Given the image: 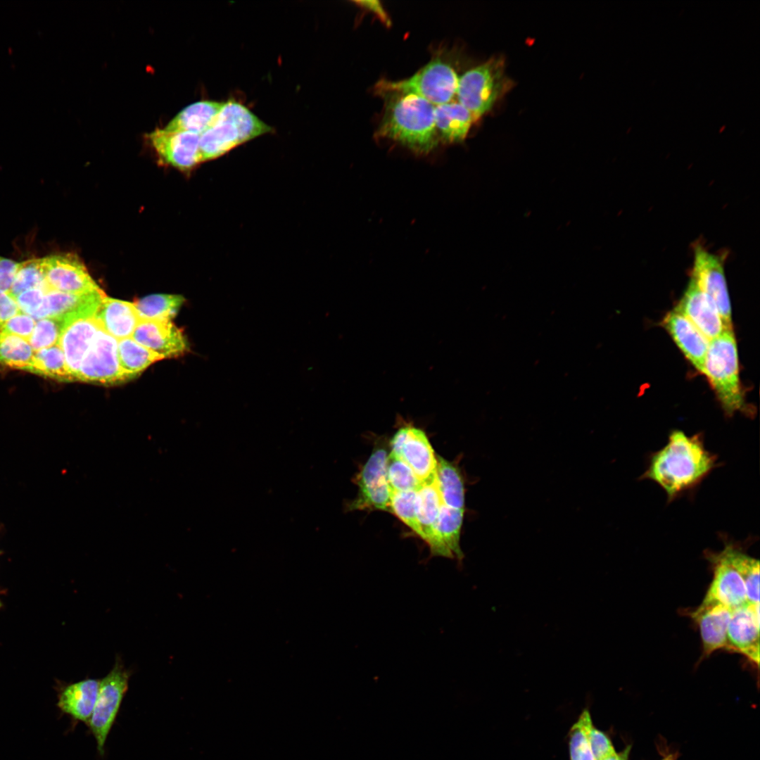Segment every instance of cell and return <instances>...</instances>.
Wrapping results in <instances>:
<instances>
[{"label": "cell", "instance_id": "cell-9", "mask_svg": "<svg viewBox=\"0 0 760 760\" xmlns=\"http://www.w3.org/2000/svg\"><path fill=\"white\" fill-rule=\"evenodd\" d=\"M388 455L384 447L374 449L356 478L359 492L348 506V510L378 509L391 512V490L386 475Z\"/></svg>", "mask_w": 760, "mask_h": 760}, {"label": "cell", "instance_id": "cell-8", "mask_svg": "<svg viewBox=\"0 0 760 760\" xmlns=\"http://www.w3.org/2000/svg\"><path fill=\"white\" fill-rule=\"evenodd\" d=\"M118 341L99 328L82 360L77 381L114 385L132 379L120 367Z\"/></svg>", "mask_w": 760, "mask_h": 760}, {"label": "cell", "instance_id": "cell-46", "mask_svg": "<svg viewBox=\"0 0 760 760\" xmlns=\"http://www.w3.org/2000/svg\"><path fill=\"white\" fill-rule=\"evenodd\" d=\"M0 604H1V603H0Z\"/></svg>", "mask_w": 760, "mask_h": 760}, {"label": "cell", "instance_id": "cell-41", "mask_svg": "<svg viewBox=\"0 0 760 760\" xmlns=\"http://www.w3.org/2000/svg\"><path fill=\"white\" fill-rule=\"evenodd\" d=\"M18 262L0 256V291H9Z\"/></svg>", "mask_w": 760, "mask_h": 760}, {"label": "cell", "instance_id": "cell-11", "mask_svg": "<svg viewBox=\"0 0 760 760\" xmlns=\"http://www.w3.org/2000/svg\"><path fill=\"white\" fill-rule=\"evenodd\" d=\"M391 453L403 460L422 484L432 481L437 460L425 432L412 424L400 427L391 441Z\"/></svg>", "mask_w": 760, "mask_h": 760}, {"label": "cell", "instance_id": "cell-42", "mask_svg": "<svg viewBox=\"0 0 760 760\" xmlns=\"http://www.w3.org/2000/svg\"><path fill=\"white\" fill-rule=\"evenodd\" d=\"M20 312L15 297L9 291H0V324Z\"/></svg>", "mask_w": 760, "mask_h": 760}, {"label": "cell", "instance_id": "cell-35", "mask_svg": "<svg viewBox=\"0 0 760 760\" xmlns=\"http://www.w3.org/2000/svg\"><path fill=\"white\" fill-rule=\"evenodd\" d=\"M592 727L590 714L584 710L570 730L571 760H595L589 742V733Z\"/></svg>", "mask_w": 760, "mask_h": 760}, {"label": "cell", "instance_id": "cell-14", "mask_svg": "<svg viewBox=\"0 0 760 760\" xmlns=\"http://www.w3.org/2000/svg\"><path fill=\"white\" fill-rule=\"evenodd\" d=\"M706 557L712 565L713 579L703 600L722 604L731 610L747 604L744 581L725 552L709 551Z\"/></svg>", "mask_w": 760, "mask_h": 760}, {"label": "cell", "instance_id": "cell-34", "mask_svg": "<svg viewBox=\"0 0 760 760\" xmlns=\"http://www.w3.org/2000/svg\"><path fill=\"white\" fill-rule=\"evenodd\" d=\"M33 289H47L42 273L41 258L31 259L18 263L9 293L13 297H16Z\"/></svg>", "mask_w": 760, "mask_h": 760}, {"label": "cell", "instance_id": "cell-23", "mask_svg": "<svg viewBox=\"0 0 760 760\" xmlns=\"http://www.w3.org/2000/svg\"><path fill=\"white\" fill-rule=\"evenodd\" d=\"M100 680L87 678L63 687L57 706L73 721L88 724L96 701Z\"/></svg>", "mask_w": 760, "mask_h": 760}, {"label": "cell", "instance_id": "cell-38", "mask_svg": "<svg viewBox=\"0 0 760 760\" xmlns=\"http://www.w3.org/2000/svg\"><path fill=\"white\" fill-rule=\"evenodd\" d=\"M46 290L33 289L15 297L20 311L30 315L36 321L48 317L45 306V293Z\"/></svg>", "mask_w": 760, "mask_h": 760}, {"label": "cell", "instance_id": "cell-37", "mask_svg": "<svg viewBox=\"0 0 760 760\" xmlns=\"http://www.w3.org/2000/svg\"><path fill=\"white\" fill-rule=\"evenodd\" d=\"M62 329V319L46 317L36 321L28 342L34 351L58 344Z\"/></svg>", "mask_w": 760, "mask_h": 760}, {"label": "cell", "instance_id": "cell-12", "mask_svg": "<svg viewBox=\"0 0 760 760\" xmlns=\"http://www.w3.org/2000/svg\"><path fill=\"white\" fill-rule=\"evenodd\" d=\"M41 265L48 290L82 293L101 289L83 262L74 254H57L41 258Z\"/></svg>", "mask_w": 760, "mask_h": 760}, {"label": "cell", "instance_id": "cell-32", "mask_svg": "<svg viewBox=\"0 0 760 760\" xmlns=\"http://www.w3.org/2000/svg\"><path fill=\"white\" fill-rule=\"evenodd\" d=\"M34 351L29 342L19 336L0 333V364L29 371Z\"/></svg>", "mask_w": 760, "mask_h": 760}, {"label": "cell", "instance_id": "cell-10", "mask_svg": "<svg viewBox=\"0 0 760 760\" xmlns=\"http://www.w3.org/2000/svg\"><path fill=\"white\" fill-rule=\"evenodd\" d=\"M98 308H84L61 317L62 329L58 345L76 381L82 360L100 328L95 317Z\"/></svg>", "mask_w": 760, "mask_h": 760}, {"label": "cell", "instance_id": "cell-21", "mask_svg": "<svg viewBox=\"0 0 760 760\" xmlns=\"http://www.w3.org/2000/svg\"><path fill=\"white\" fill-rule=\"evenodd\" d=\"M441 504L435 478L431 482L423 483L417 491L416 514L424 535V541L430 548L431 555L454 559L452 553L440 540L436 531V524Z\"/></svg>", "mask_w": 760, "mask_h": 760}, {"label": "cell", "instance_id": "cell-33", "mask_svg": "<svg viewBox=\"0 0 760 760\" xmlns=\"http://www.w3.org/2000/svg\"><path fill=\"white\" fill-rule=\"evenodd\" d=\"M386 475L390 490L392 491H417L422 485L412 469L391 452L387 458Z\"/></svg>", "mask_w": 760, "mask_h": 760}, {"label": "cell", "instance_id": "cell-40", "mask_svg": "<svg viewBox=\"0 0 760 760\" xmlns=\"http://www.w3.org/2000/svg\"><path fill=\"white\" fill-rule=\"evenodd\" d=\"M589 742L595 760H603L615 753L608 737L593 726L589 733Z\"/></svg>", "mask_w": 760, "mask_h": 760}, {"label": "cell", "instance_id": "cell-24", "mask_svg": "<svg viewBox=\"0 0 760 760\" xmlns=\"http://www.w3.org/2000/svg\"><path fill=\"white\" fill-rule=\"evenodd\" d=\"M476 119L458 101L435 106L434 122L439 141L445 144L463 141Z\"/></svg>", "mask_w": 760, "mask_h": 760}, {"label": "cell", "instance_id": "cell-22", "mask_svg": "<svg viewBox=\"0 0 760 760\" xmlns=\"http://www.w3.org/2000/svg\"><path fill=\"white\" fill-rule=\"evenodd\" d=\"M101 329L118 341L132 337L141 321L134 303L105 296L95 315Z\"/></svg>", "mask_w": 760, "mask_h": 760}, {"label": "cell", "instance_id": "cell-4", "mask_svg": "<svg viewBox=\"0 0 760 760\" xmlns=\"http://www.w3.org/2000/svg\"><path fill=\"white\" fill-rule=\"evenodd\" d=\"M704 374L722 407L728 415L742 410L745 400L739 377L738 355L733 329H727L709 341Z\"/></svg>", "mask_w": 760, "mask_h": 760}, {"label": "cell", "instance_id": "cell-20", "mask_svg": "<svg viewBox=\"0 0 760 760\" xmlns=\"http://www.w3.org/2000/svg\"><path fill=\"white\" fill-rule=\"evenodd\" d=\"M663 323L684 355L697 370L703 373L709 341L687 317L676 308L665 316Z\"/></svg>", "mask_w": 760, "mask_h": 760}, {"label": "cell", "instance_id": "cell-45", "mask_svg": "<svg viewBox=\"0 0 760 760\" xmlns=\"http://www.w3.org/2000/svg\"><path fill=\"white\" fill-rule=\"evenodd\" d=\"M663 760H673V756H672L671 755H669V756H666V758H665L664 759H663Z\"/></svg>", "mask_w": 760, "mask_h": 760}, {"label": "cell", "instance_id": "cell-5", "mask_svg": "<svg viewBox=\"0 0 760 760\" xmlns=\"http://www.w3.org/2000/svg\"><path fill=\"white\" fill-rule=\"evenodd\" d=\"M512 85L503 58L494 56L459 77L455 96L477 120L490 110Z\"/></svg>", "mask_w": 760, "mask_h": 760}, {"label": "cell", "instance_id": "cell-43", "mask_svg": "<svg viewBox=\"0 0 760 760\" xmlns=\"http://www.w3.org/2000/svg\"><path fill=\"white\" fill-rule=\"evenodd\" d=\"M354 3L362 8L373 13L387 27L391 25V21L389 16L380 1L376 0L357 1H354Z\"/></svg>", "mask_w": 760, "mask_h": 760}, {"label": "cell", "instance_id": "cell-36", "mask_svg": "<svg viewBox=\"0 0 760 760\" xmlns=\"http://www.w3.org/2000/svg\"><path fill=\"white\" fill-rule=\"evenodd\" d=\"M416 495L417 491L414 490L405 492L391 490V510L424 540V535L416 514Z\"/></svg>", "mask_w": 760, "mask_h": 760}, {"label": "cell", "instance_id": "cell-39", "mask_svg": "<svg viewBox=\"0 0 760 760\" xmlns=\"http://www.w3.org/2000/svg\"><path fill=\"white\" fill-rule=\"evenodd\" d=\"M35 323L34 319L20 312L6 322L0 324V333L17 336L28 341Z\"/></svg>", "mask_w": 760, "mask_h": 760}, {"label": "cell", "instance_id": "cell-29", "mask_svg": "<svg viewBox=\"0 0 760 760\" xmlns=\"http://www.w3.org/2000/svg\"><path fill=\"white\" fill-rule=\"evenodd\" d=\"M464 512V509H454L441 504L436 524L438 537L459 563L464 558L460 545Z\"/></svg>", "mask_w": 760, "mask_h": 760}, {"label": "cell", "instance_id": "cell-1", "mask_svg": "<svg viewBox=\"0 0 760 760\" xmlns=\"http://www.w3.org/2000/svg\"><path fill=\"white\" fill-rule=\"evenodd\" d=\"M719 465L701 434L687 436L674 430L666 444L652 452L641 479L651 480L665 492L668 502L698 486Z\"/></svg>", "mask_w": 760, "mask_h": 760}, {"label": "cell", "instance_id": "cell-7", "mask_svg": "<svg viewBox=\"0 0 760 760\" xmlns=\"http://www.w3.org/2000/svg\"><path fill=\"white\" fill-rule=\"evenodd\" d=\"M130 676V671L118 657L110 671L100 680L94 711L87 726L95 738L101 756L104 754L106 740L127 692Z\"/></svg>", "mask_w": 760, "mask_h": 760}, {"label": "cell", "instance_id": "cell-2", "mask_svg": "<svg viewBox=\"0 0 760 760\" xmlns=\"http://www.w3.org/2000/svg\"><path fill=\"white\" fill-rule=\"evenodd\" d=\"M385 110L377 136L393 141L416 155L426 156L440 142L434 122L435 106L411 94L385 92Z\"/></svg>", "mask_w": 760, "mask_h": 760}, {"label": "cell", "instance_id": "cell-16", "mask_svg": "<svg viewBox=\"0 0 760 760\" xmlns=\"http://www.w3.org/2000/svg\"><path fill=\"white\" fill-rule=\"evenodd\" d=\"M728 650L740 653L759 666V603L732 610L727 632Z\"/></svg>", "mask_w": 760, "mask_h": 760}, {"label": "cell", "instance_id": "cell-30", "mask_svg": "<svg viewBox=\"0 0 760 760\" xmlns=\"http://www.w3.org/2000/svg\"><path fill=\"white\" fill-rule=\"evenodd\" d=\"M28 372L61 381H76L67 366L64 353L58 344L34 351Z\"/></svg>", "mask_w": 760, "mask_h": 760}, {"label": "cell", "instance_id": "cell-31", "mask_svg": "<svg viewBox=\"0 0 760 760\" xmlns=\"http://www.w3.org/2000/svg\"><path fill=\"white\" fill-rule=\"evenodd\" d=\"M184 302V298L174 294H152L134 303L141 319L170 320Z\"/></svg>", "mask_w": 760, "mask_h": 760}, {"label": "cell", "instance_id": "cell-44", "mask_svg": "<svg viewBox=\"0 0 760 760\" xmlns=\"http://www.w3.org/2000/svg\"><path fill=\"white\" fill-rule=\"evenodd\" d=\"M629 749H626L621 754L614 753L603 760H627Z\"/></svg>", "mask_w": 760, "mask_h": 760}, {"label": "cell", "instance_id": "cell-3", "mask_svg": "<svg viewBox=\"0 0 760 760\" xmlns=\"http://www.w3.org/2000/svg\"><path fill=\"white\" fill-rule=\"evenodd\" d=\"M272 130L243 104L228 100L224 102L213 124L200 136L201 163L220 157L239 145Z\"/></svg>", "mask_w": 760, "mask_h": 760}, {"label": "cell", "instance_id": "cell-28", "mask_svg": "<svg viewBox=\"0 0 760 760\" xmlns=\"http://www.w3.org/2000/svg\"><path fill=\"white\" fill-rule=\"evenodd\" d=\"M118 354L121 368L132 379L137 376L155 362L165 359L141 346L132 337L118 340Z\"/></svg>", "mask_w": 760, "mask_h": 760}, {"label": "cell", "instance_id": "cell-25", "mask_svg": "<svg viewBox=\"0 0 760 760\" xmlns=\"http://www.w3.org/2000/svg\"><path fill=\"white\" fill-rule=\"evenodd\" d=\"M224 102L203 100L182 109L165 127L172 132H189L201 136L216 120Z\"/></svg>", "mask_w": 760, "mask_h": 760}, {"label": "cell", "instance_id": "cell-26", "mask_svg": "<svg viewBox=\"0 0 760 760\" xmlns=\"http://www.w3.org/2000/svg\"><path fill=\"white\" fill-rule=\"evenodd\" d=\"M436 460L435 480L442 504L464 509V488L459 469L440 455H436Z\"/></svg>", "mask_w": 760, "mask_h": 760}, {"label": "cell", "instance_id": "cell-27", "mask_svg": "<svg viewBox=\"0 0 760 760\" xmlns=\"http://www.w3.org/2000/svg\"><path fill=\"white\" fill-rule=\"evenodd\" d=\"M723 543V550L744 581L748 602L759 603V561L726 537Z\"/></svg>", "mask_w": 760, "mask_h": 760}, {"label": "cell", "instance_id": "cell-6", "mask_svg": "<svg viewBox=\"0 0 760 760\" xmlns=\"http://www.w3.org/2000/svg\"><path fill=\"white\" fill-rule=\"evenodd\" d=\"M459 76L454 67L444 58H433L411 77L398 81L381 80L376 86L379 94L397 92L420 96L434 106L453 100Z\"/></svg>", "mask_w": 760, "mask_h": 760}, {"label": "cell", "instance_id": "cell-17", "mask_svg": "<svg viewBox=\"0 0 760 760\" xmlns=\"http://www.w3.org/2000/svg\"><path fill=\"white\" fill-rule=\"evenodd\" d=\"M132 338L164 358L178 357L189 350L183 332L170 320L141 319Z\"/></svg>", "mask_w": 760, "mask_h": 760}, {"label": "cell", "instance_id": "cell-15", "mask_svg": "<svg viewBox=\"0 0 760 760\" xmlns=\"http://www.w3.org/2000/svg\"><path fill=\"white\" fill-rule=\"evenodd\" d=\"M148 140L160 159L182 170H190L201 163L200 135L189 132H172L156 129Z\"/></svg>", "mask_w": 760, "mask_h": 760}, {"label": "cell", "instance_id": "cell-13", "mask_svg": "<svg viewBox=\"0 0 760 760\" xmlns=\"http://www.w3.org/2000/svg\"><path fill=\"white\" fill-rule=\"evenodd\" d=\"M692 276L699 288L714 302L726 327L732 329L730 303L721 258L697 246Z\"/></svg>", "mask_w": 760, "mask_h": 760}, {"label": "cell", "instance_id": "cell-19", "mask_svg": "<svg viewBox=\"0 0 760 760\" xmlns=\"http://www.w3.org/2000/svg\"><path fill=\"white\" fill-rule=\"evenodd\" d=\"M731 614L732 610L726 606L704 600L689 613L699 626L704 656L721 649L728 650L727 632Z\"/></svg>", "mask_w": 760, "mask_h": 760}, {"label": "cell", "instance_id": "cell-18", "mask_svg": "<svg viewBox=\"0 0 760 760\" xmlns=\"http://www.w3.org/2000/svg\"><path fill=\"white\" fill-rule=\"evenodd\" d=\"M676 309L687 317L709 341L728 329L713 300L699 288L692 278Z\"/></svg>", "mask_w": 760, "mask_h": 760}]
</instances>
